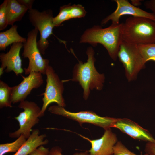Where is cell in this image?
<instances>
[{
    "label": "cell",
    "mask_w": 155,
    "mask_h": 155,
    "mask_svg": "<svg viewBox=\"0 0 155 155\" xmlns=\"http://www.w3.org/2000/svg\"><path fill=\"white\" fill-rule=\"evenodd\" d=\"M86 53L88 57L87 62L79 61L75 65L72 78L71 79L79 83L83 89V97L86 100L89 96L90 90H100L102 89L105 80L104 75L99 73L95 67V52L93 48L88 47Z\"/></svg>",
    "instance_id": "2"
},
{
    "label": "cell",
    "mask_w": 155,
    "mask_h": 155,
    "mask_svg": "<svg viewBox=\"0 0 155 155\" xmlns=\"http://www.w3.org/2000/svg\"><path fill=\"white\" fill-rule=\"evenodd\" d=\"M144 5L146 8L150 10L155 17V0H150L145 2Z\"/></svg>",
    "instance_id": "28"
},
{
    "label": "cell",
    "mask_w": 155,
    "mask_h": 155,
    "mask_svg": "<svg viewBox=\"0 0 155 155\" xmlns=\"http://www.w3.org/2000/svg\"><path fill=\"white\" fill-rule=\"evenodd\" d=\"M49 150L48 148L41 146L28 155H49Z\"/></svg>",
    "instance_id": "25"
},
{
    "label": "cell",
    "mask_w": 155,
    "mask_h": 155,
    "mask_svg": "<svg viewBox=\"0 0 155 155\" xmlns=\"http://www.w3.org/2000/svg\"><path fill=\"white\" fill-rule=\"evenodd\" d=\"M144 151L149 155H155V142H147L145 146Z\"/></svg>",
    "instance_id": "27"
},
{
    "label": "cell",
    "mask_w": 155,
    "mask_h": 155,
    "mask_svg": "<svg viewBox=\"0 0 155 155\" xmlns=\"http://www.w3.org/2000/svg\"><path fill=\"white\" fill-rule=\"evenodd\" d=\"M105 130L102 136L96 140H91L80 135L91 144V148L88 151L89 155H113V147L118 141L117 136L111 128Z\"/></svg>",
    "instance_id": "13"
},
{
    "label": "cell",
    "mask_w": 155,
    "mask_h": 155,
    "mask_svg": "<svg viewBox=\"0 0 155 155\" xmlns=\"http://www.w3.org/2000/svg\"><path fill=\"white\" fill-rule=\"evenodd\" d=\"M40 133L38 129L32 130L26 142L13 155H28L39 146L47 144L48 140L45 139L46 135H40Z\"/></svg>",
    "instance_id": "15"
},
{
    "label": "cell",
    "mask_w": 155,
    "mask_h": 155,
    "mask_svg": "<svg viewBox=\"0 0 155 155\" xmlns=\"http://www.w3.org/2000/svg\"><path fill=\"white\" fill-rule=\"evenodd\" d=\"M71 6L69 4L60 7L58 14L53 19L54 27L59 26L63 22L70 19L69 11Z\"/></svg>",
    "instance_id": "21"
},
{
    "label": "cell",
    "mask_w": 155,
    "mask_h": 155,
    "mask_svg": "<svg viewBox=\"0 0 155 155\" xmlns=\"http://www.w3.org/2000/svg\"><path fill=\"white\" fill-rule=\"evenodd\" d=\"M23 44L21 42L13 44L7 53L0 54V76L5 69L6 72L13 71L17 76L23 72L24 70L22 67V60L20 56V51Z\"/></svg>",
    "instance_id": "12"
},
{
    "label": "cell",
    "mask_w": 155,
    "mask_h": 155,
    "mask_svg": "<svg viewBox=\"0 0 155 155\" xmlns=\"http://www.w3.org/2000/svg\"><path fill=\"white\" fill-rule=\"evenodd\" d=\"M131 1L132 2L131 4L136 7L141 4V1L140 0H131Z\"/></svg>",
    "instance_id": "30"
},
{
    "label": "cell",
    "mask_w": 155,
    "mask_h": 155,
    "mask_svg": "<svg viewBox=\"0 0 155 155\" xmlns=\"http://www.w3.org/2000/svg\"><path fill=\"white\" fill-rule=\"evenodd\" d=\"M117 57L123 66L125 75L129 82L135 80L140 71L145 67L146 63L139 51L137 45L123 40Z\"/></svg>",
    "instance_id": "4"
},
{
    "label": "cell",
    "mask_w": 155,
    "mask_h": 155,
    "mask_svg": "<svg viewBox=\"0 0 155 155\" xmlns=\"http://www.w3.org/2000/svg\"><path fill=\"white\" fill-rule=\"evenodd\" d=\"M11 87L6 83L0 80V108L11 107L10 101Z\"/></svg>",
    "instance_id": "19"
},
{
    "label": "cell",
    "mask_w": 155,
    "mask_h": 155,
    "mask_svg": "<svg viewBox=\"0 0 155 155\" xmlns=\"http://www.w3.org/2000/svg\"><path fill=\"white\" fill-rule=\"evenodd\" d=\"M17 1L20 4L27 7L28 9V10L33 9L32 6L34 0H18Z\"/></svg>",
    "instance_id": "29"
},
{
    "label": "cell",
    "mask_w": 155,
    "mask_h": 155,
    "mask_svg": "<svg viewBox=\"0 0 155 155\" xmlns=\"http://www.w3.org/2000/svg\"><path fill=\"white\" fill-rule=\"evenodd\" d=\"M18 26L13 25L9 29L0 33V50L5 51L7 47L11 44L18 42L24 43L26 39L18 33Z\"/></svg>",
    "instance_id": "16"
},
{
    "label": "cell",
    "mask_w": 155,
    "mask_h": 155,
    "mask_svg": "<svg viewBox=\"0 0 155 155\" xmlns=\"http://www.w3.org/2000/svg\"><path fill=\"white\" fill-rule=\"evenodd\" d=\"M61 149L59 147L55 146L52 148L49 152V155H62ZM74 155H89L87 152L76 153Z\"/></svg>",
    "instance_id": "26"
},
{
    "label": "cell",
    "mask_w": 155,
    "mask_h": 155,
    "mask_svg": "<svg viewBox=\"0 0 155 155\" xmlns=\"http://www.w3.org/2000/svg\"><path fill=\"white\" fill-rule=\"evenodd\" d=\"M28 12L30 22L40 32V37L37 42V46L41 54L44 55L49 45L47 39L52 34L54 27L52 11L48 9L40 12L33 8Z\"/></svg>",
    "instance_id": "8"
},
{
    "label": "cell",
    "mask_w": 155,
    "mask_h": 155,
    "mask_svg": "<svg viewBox=\"0 0 155 155\" xmlns=\"http://www.w3.org/2000/svg\"><path fill=\"white\" fill-rule=\"evenodd\" d=\"M28 10L17 0H8L7 11L8 25L13 26L15 22L20 21Z\"/></svg>",
    "instance_id": "17"
},
{
    "label": "cell",
    "mask_w": 155,
    "mask_h": 155,
    "mask_svg": "<svg viewBox=\"0 0 155 155\" xmlns=\"http://www.w3.org/2000/svg\"><path fill=\"white\" fill-rule=\"evenodd\" d=\"M113 127L119 129L135 139L155 142V139L148 130L129 119L117 118Z\"/></svg>",
    "instance_id": "14"
},
{
    "label": "cell",
    "mask_w": 155,
    "mask_h": 155,
    "mask_svg": "<svg viewBox=\"0 0 155 155\" xmlns=\"http://www.w3.org/2000/svg\"><path fill=\"white\" fill-rule=\"evenodd\" d=\"M139 51L146 63L149 61L155 62V43L137 45Z\"/></svg>",
    "instance_id": "20"
},
{
    "label": "cell",
    "mask_w": 155,
    "mask_h": 155,
    "mask_svg": "<svg viewBox=\"0 0 155 155\" xmlns=\"http://www.w3.org/2000/svg\"><path fill=\"white\" fill-rule=\"evenodd\" d=\"M117 7L115 10L103 19L101 24H106L109 21L112 23L119 24L121 17L124 15L131 16L142 17L151 19L155 21V17L152 13L145 11L135 6L127 0H115Z\"/></svg>",
    "instance_id": "11"
},
{
    "label": "cell",
    "mask_w": 155,
    "mask_h": 155,
    "mask_svg": "<svg viewBox=\"0 0 155 155\" xmlns=\"http://www.w3.org/2000/svg\"><path fill=\"white\" fill-rule=\"evenodd\" d=\"M113 155H149L146 153L137 155L130 151L120 141H118L113 148Z\"/></svg>",
    "instance_id": "23"
},
{
    "label": "cell",
    "mask_w": 155,
    "mask_h": 155,
    "mask_svg": "<svg viewBox=\"0 0 155 155\" xmlns=\"http://www.w3.org/2000/svg\"><path fill=\"white\" fill-rule=\"evenodd\" d=\"M23 135H21L14 141L0 144V155H4L9 152H16L26 140Z\"/></svg>",
    "instance_id": "18"
},
{
    "label": "cell",
    "mask_w": 155,
    "mask_h": 155,
    "mask_svg": "<svg viewBox=\"0 0 155 155\" xmlns=\"http://www.w3.org/2000/svg\"><path fill=\"white\" fill-rule=\"evenodd\" d=\"M18 107L24 110L14 118L19 123V128L10 133L9 136L11 138H18L23 135L27 139L31 134L32 128L39 122L41 108L35 102L26 100L20 102Z\"/></svg>",
    "instance_id": "7"
},
{
    "label": "cell",
    "mask_w": 155,
    "mask_h": 155,
    "mask_svg": "<svg viewBox=\"0 0 155 155\" xmlns=\"http://www.w3.org/2000/svg\"><path fill=\"white\" fill-rule=\"evenodd\" d=\"M46 85L44 92L42 94V106L39 115V117L43 116L49 105L55 102L62 107L66 106L63 96L64 90L63 82L61 80L53 67L50 65L47 67L46 72Z\"/></svg>",
    "instance_id": "6"
},
{
    "label": "cell",
    "mask_w": 155,
    "mask_h": 155,
    "mask_svg": "<svg viewBox=\"0 0 155 155\" xmlns=\"http://www.w3.org/2000/svg\"><path fill=\"white\" fill-rule=\"evenodd\" d=\"M48 111L52 113L77 121L80 124L83 123H88L102 127L105 130L113 127L117 119L108 117H101L91 111L72 112L58 105L50 106L48 108Z\"/></svg>",
    "instance_id": "9"
},
{
    "label": "cell",
    "mask_w": 155,
    "mask_h": 155,
    "mask_svg": "<svg viewBox=\"0 0 155 155\" xmlns=\"http://www.w3.org/2000/svg\"><path fill=\"white\" fill-rule=\"evenodd\" d=\"M123 23H112L105 28L96 25L84 31L80 43H88L93 46L101 44L106 49L111 58L115 61L123 41Z\"/></svg>",
    "instance_id": "1"
},
{
    "label": "cell",
    "mask_w": 155,
    "mask_h": 155,
    "mask_svg": "<svg viewBox=\"0 0 155 155\" xmlns=\"http://www.w3.org/2000/svg\"><path fill=\"white\" fill-rule=\"evenodd\" d=\"M38 31L35 28L30 31L27 34L26 40L23 44L22 55L29 59L28 67L24 69L26 75L32 72H39L45 75L46 69L49 65V60L43 58L37 46V38Z\"/></svg>",
    "instance_id": "5"
},
{
    "label": "cell",
    "mask_w": 155,
    "mask_h": 155,
    "mask_svg": "<svg viewBox=\"0 0 155 155\" xmlns=\"http://www.w3.org/2000/svg\"><path fill=\"white\" fill-rule=\"evenodd\" d=\"M42 74L32 72L26 77L22 75L23 80L18 84L11 87L10 101L15 104L25 100L34 89L40 87L44 82Z\"/></svg>",
    "instance_id": "10"
},
{
    "label": "cell",
    "mask_w": 155,
    "mask_h": 155,
    "mask_svg": "<svg viewBox=\"0 0 155 155\" xmlns=\"http://www.w3.org/2000/svg\"><path fill=\"white\" fill-rule=\"evenodd\" d=\"M123 40L136 45L155 43V21L131 16L123 23Z\"/></svg>",
    "instance_id": "3"
},
{
    "label": "cell",
    "mask_w": 155,
    "mask_h": 155,
    "mask_svg": "<svg viewBox=\"0 0 155 155\" xmlns=\"http://www.w3.org/2000/svg\"><path fill=\"white\" fill-rule=\"evenodd\" d=\"M86 13L84 7L80 4H74L70 7L69 13L70 19L83 17Z\"/></svg>",
    "instance_id": "24"
},
{
    "label": "cell",
    "mask_w": 155,
    "mask_h": 155,
    "mask_svg": "<svg viewBox=\"0 0 155 155\" xmlns=\"http://www.w3.org/2000/svg\"><path fill=\"white\" fill-rule=\"evenodd\" d=\"M8 0H5L0 5V30L5 29L8 25L7 7Z\"/></svg>",
    "instance_id": "22"
}]
</instances>
